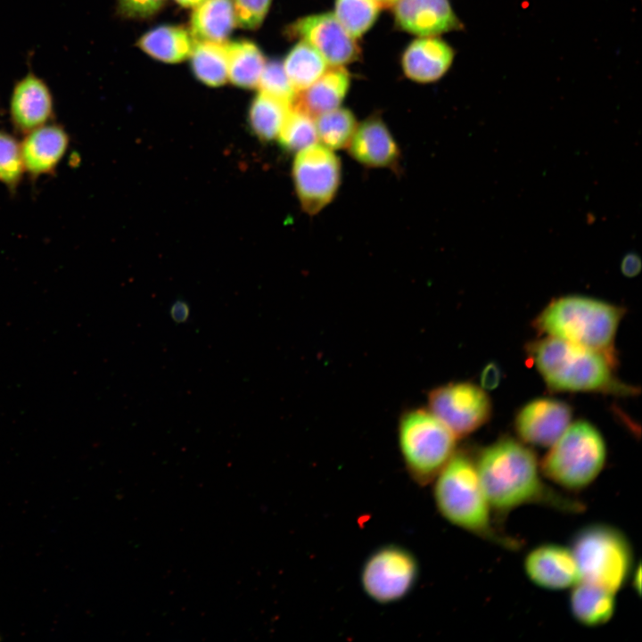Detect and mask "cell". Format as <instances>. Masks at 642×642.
<instances>
[{"label":"cell","instance_id":"8","mask_svg":"<svg viewBox=\"0 0 642 642\" xmlns=\"http://www.w3.org/2000/svg\"><path fill=\"white\" fill-rule=\"evenodd\" d=\"M419 576L416 556L395 544L378 547L366 559L360 572L365 594L380 605H391L405 598Z\"/></svg>","mask_w":642,"mask_h":642},{"label":"cell","instance_id":"12","mask_svg":"<svg viewBox=\"0 0 642 642\" xmlns=\"http://www.w3.org/2000/svg\"><path fill=\"white\" fill-rule=\"evenodd\" d=\"M572 407L560 399H534L523 405L514 417V430L521 441L550 447L572 423Z\"/></svg>","mask_w":642,"mask_h":642},{"label":"cell","instance_id":"16","mask_svg":"<svg viewBox=\"0 0 642 642\" xmlns=\"http://www.w3.org/2000/svg\"><path fill=\"white\" fill-rule=\"evenodd\" d=\"M70 136L61 125L47 123L22 136L21 156L31 179L54 173L70 146Z\"/></svg>","mask_w":642,"mask_h":642},{"label":"cell","instance_id":"38","mask_svg":"<svg viewBox=\"0 0 642 642\" xmlns=\"http://www.w3.org/2000/svg\"><path fill=\"white\" fill-rule=\"evenodd\" d=\"M177 4L184 7L195 8L201 4L204 0H175Z\"/></svg>","mask_w":642,"mask_h":642},{"label":"cell","instance_id":"39","mask_svg":"<svg viewBox=\"0 0 642 642\" xmlns=\"http://www.w3.org/2000/svg\"><path fill=\"white\" fill-rule=\"evenodd\" d=\"M398 1L399 0H375V2L378 4V5L380 7H385V8L394 6V4Z\"/></svg>","mask_w":642,"mask_h":642},{"label":"cell","instance_id":"23","mask_svg":"<svg viewBox=\"0 0 642 642\" xmlns=\"http://www.w3.org/2000/svg\"><path fill=\"white\" fill-rule=\"evenodd\" d=\"M228 62V78L238 86L257 87L265 58L256 45L249 41L226 44Z\"/></svg>","mask_w":642,"mask_h":642},{"label":"cell","instance_id":"6","mask_svg":"<svg viewBox=\"0 0 642 642\" xmlns=\"http://www.w3.org/2000/svg\"><path fill=\"white\" fill-rule=\"evenodd\" d=\"M457 440L428 407L407 409L399 417V451L407 473L418 485L432 482L456 452Z\"/></svg>","mask_w":642,"mask_h":642},{"label":"cell","instance_id":"37","mask_svg":"<svg viewBox=\"0 0 642 642\" xmlns=\"http://www.w3.org/2000/svg\"><path fill=\"white\" fill-rule=\"evenodd\" d=\"M633 578H632V585L634 586V588L636 592L640 593L641 590V568L640 564L638 565V567L633 569Z\"/></svg>","mask_w":642,"mask_h":642},{"label":"cell","instance_id":"19","mask_svg":"<svg viewBox=\"0 0 642 642\" xmlns=\"http://www.w3.org/2000/svg\"><path fill=\"white\" fill-rule=\"evenodd\" d=\"M350 83V75L342 66H332L308 88L298 93L292 106L313 117L338 108L349 90Z\"/></svg>","mask_w":642,"mask_h":642},{"label":"cell","instance_id":"17","mask_svg":"<svg viewBox=\"0 0 642 642\" xmlns=\"http://www.w3.org/2000/svg\"><path fill=\"white\" fill-rule=\"evenodd\" d=\"M349 145L351 157L364 166L391 169L399 166V146L377 115L369 117L357 127Z\"/></svg>","mask_w":642,"mask_h":642},{"label":"cell","instance_id":"29","mask_svg":"<svg viewBox=\"0 0 642 642\" xmlns=\"http://www.w3.org/2000/svg\"><path fill=\"white\" fill-rule=\"evenodd\" d=\"M379 10L375 0H335L334 15L357 39L373 26Z\"/></svg>","mask_w":642,"mask_h":642},{"label":"cell","instance_id":"35","mask_svg":"<svg viewBox=\"0 0 642 642\" xmlns=\"http://www.w3.org/2000/svg\"><path fill=\"white\" fill-rule=\"evenodd\" d=\"M641 268V262L635 254H629L621 262V271L628 277L637 276Z\"/></svg>","mask_w":642,"mask_h":642},{"label":"cell","instance_id":"22","mask_svg":"<svg viewBox=\"0 0 642 642\" xmlns=\"http://www.w3.org/2000/svg\"><path fill=\"white\" fill-rule=\"evenodd\" d=\"M195 39L181 27L161 26L144 34L138 41L142 50L165 62H179L191 56Z\"/></svg>","mask_w":642,"mask_h":642},{"label":"cell","instance_id":"21","mask_svg":"<svg viewBox=\"0 0 642 642\" xmlns=\"http://www.w3.org/2000/svg\"><path fill=\"white\" fill-rule=\"evenodd\" d=\"M235 25L231 0H204L191 18V34L196 41L223 43Z\"/></svg>","mask_w":642,"mask_h":642},{"label":"cell","instance_id":"20","mask_svg":"<svg viewBox=\"0 0 642 642\" xmlns=\"http://www.w3.org/2000/svg\"><path fill=\"white\" fill-rule=\"evenodd\" d=\"M569 606L572 617L590 628L608 622L615 613V594L598 586L579 581L572 588Z\"/></svg>","mask_w":642,"mask_h":642},{"label":"cell","instance_id":"15","mask_svg":"<svg viewBox=\"0 0 642 642\" xmlns=\"http://www.w3.org/2000/svg\"><path fill=\"white\" fill-rule=\"evenodd\" d=\"M393 8L396 25L410 34L437 37L464 29L449 0H399Z\"/></svg>","mask_w":642,"mask_h":642},{"label":"cell","instance_id":"1","mask_svg":"<svg viewBox=\"0 0 642 642\" xmlns=\"http://www.w3.org/2000/svg\"><path fill=\"white\" fill-rule=\"evenodd\" d=\"M474 460L484 493L498 516L526 505L564 513L583 509L581 503L563 496L543 481L536 454L519 439L502 436L482 449Z\"/></svg>","mask_w":642,"mask_h":642},{"label":"cell","instance_id":"30","mask_svg":"<svg viewBox=\"0 0 642 642\" xmlns=\"http://www.w3.org/2000/svg\"><path fill=\"white\" fill-rule=\"evenodd\" d=\"M24 175L20 141L13 135L0 130V184L13 193Z\"/></svg>","mask_w":642,"mask_h":642},{"label":"cell","instance_id":"24","mask_svg":"<svg viewBox=\"0 0 642 642\" xmlns=\"http://www.w3.org/2000/svg\"><path fill=\"white\" fill-rule=\"evenodd\" d=\"M291 107L290 103L259 91L249 113L250 127L254 135L264 142L278 137Z\"/></svg>","mask_w":642,"mask_h":642},{"label":"cell","instance_id":"4","mask_svg":"<svg viewBox=\"0 0 642 642\" xmlns=\"http://www.w3.org/2000/svg\"><path fill=\"white\" fill-rule=\"evenodd\" d=\"M625 312L598 299L566 295L551 300L533 326L541 334L599 351L618 364L614 341Z\"/></svg>","mask_w":642,"mask_h":642},{"label":"cell","instance_id":"18","mask_svg":"<svg viewBox=\"0 0 642 642\" xmlns=\"http://www.w3.org/2000/svg\"><path fill=\"white\" fill-rule=\"evenodd\" d=\"M454 49L437 37H421L412 41L403 53L401 64L405 75L416 82L440 79L450 68Z\"/></svg>","mask_w":642,"mask_h":642},{"label":"cell","instance_id":"33","mask_svg":"<svg viewBox=\"0 0 642 642\" xmlns=\"http://www.w3.org/2000/svg\"><path fill=\"white\" fill-rule=\"evenodd\" d=\"M166 0H118L119 12L130 18H146L156 13Z\"/></svg>","mask_w":642,"mask_h":642},{"label":"cell","instance_id":"9","mask_svg":"<svg viewBox=\"0 0 642 642\" xmlns=\"http://www.w3.org/2000/svg\"><path fill=\"white\" fill-rule=\"evenodd\" d=\"M428 409L458 438L475 432L490 418L492 404L481 386L452 382L433 388L427 397Z\"/></svg>","mask_w":642,"mask_h":642},{"label":"cell","instance_id":"13","mask_svg":"<svg viewBox=\"0 0 642 642\" xmlns=\"http://www.w3.org/2000/svg\"><path fill=\"white\" fill-rule=\"evenodd\" d=\"M54 116V96L43 78L28 72L16 81L10 95L9 117L18 134L23 136L50 123Z\"/></svg>","mask_w":642,"mask_h":642},{"label":"cell","instance_id":"25","mask_svg":"<svg viewBox=\"0 0 642 642\" xmlns=\"http://www.w3.org/2000/svg\"><path fill=\"white\" fill-rule=\"evenodd\" d=\"M327 64L322 55L304 41L292 48L283 63L292 86L298 93L318 79L327 70Z\"/></svg>","mask_w":642,"mask_h":642},{"label":"cell","instance_id":"10","mask_svg":"<svg viewBox=\"0 0 642 642\" xmlns=\"http://www.w3.org/2000/svg\"><path fill=\"white\" fill-rule=\"evenodd\" d=\"M342 178L339 158L324 145L313 144L296 153L292 180L300 206L315 215L334 198Z\"/></svg>","mask_w":642,"mask_h":642},{"label":"cell","instance_id":"36","mask_svg":"<svg viewBox=\"0 0 642 642\" xmlns=\"http://www.w3.org/2000/svg\"><path fill=\"white\" fill-rule=\"evenodd\" d=\"M190 310L186 302L177 300L170 308V316L176 323H184L189 317Z\"/></svg>","mask_w":642,"mask_h":642},{"label":"cell","instance_id":"32","mask_svg":"<svg viewBox=\"0 0 642 642\" xmlns=\"http://www.w3.org/2000/svg\"><path fill=\"white\" fill-rule=\"evenodd\" d=\"M231 2L235 23L241 28L254 29L262 23L271 0H231Z\"/></svg>","mask_w":642,"mask_h":642},{"label":"cell","instance_id":"5","mask_svg":"<svg viewBox=\"0 0 642 642\" xmlns=\"http://www.w3.org/2000/svg\"><path fill=\"white\" fill-rule=\"evenodd\" d=\"M607 449L590 422L571 423L539 463L542 475L561 488L578 491L589 486L605 465Z\"/></svg>","mask_w":642,"mask_h":642},{"label":"cell","instance_id":"28","mask_svg":"<svg viewBox=\"0 0 642 642\" xmlns=\"http://www.w3.org/2000/svg\"><path fill=\"white\" fill-rule=\"evenodd\" d=\"M278 140L284 150L296 153L316 144L318 137L314 117L292 105L278 135Z\"/></svg>","mask_w":642,"mask_h":642},{"label":"cell","instance_id":"2","mask_svg":"<svg viewBox=\"0 0 642 642\" xmlns=\"http://www.w3.org/2000/svg\"><path fill=\"white\" fill-rule=\"evenodd\" d=\"M525 350L551 391L619 396L636 393L633 386L615 375L617 363L599 351L550 336L530 342Z\"/></svg>","mask_w":642,"mask_h":642},{"label":"cell","instance_id":"14","mask_svg":"<svg viewBox=\"0 0 642 642\" xmlns=\"http://www.w3.org/2000/svg\"><path fill=\"white\" fill-rule=\"evenodd\" d=\"M528 579L547 590L572 588L580 581V574L571 547L556 544H541L531 549L523 561Z\"/></svg>","mask_w":642,"mask_h":642},{"label":"cell","instance_id":"11","mask_svg":"<svg viewBox=\"0 0 642 642\" xmlns=\"http://www.w3.org/2000/svg\"><path fill=\"white\" fill-rule=\"evenodd\" d=\"M288 35L316 49L331 66H343L360 57V47L331 12L305 16L292 22Z\"/></svg>","mask_w":642,"mask_h":642},{"label":"cell","instance_id":"3","mask_svg":"<svg viewBox=\"0 0 642 642\" xmlns=\"http://www.w3.org/2000/svg\"><path fill=\"white\" fill-rule=\"evenodd\" d=\"M432 483L435 506L449 523L505 548L519 547L494 525L474 457L466 451L457 449Z\"/></svg>","mask_w":642,"mask_h":642},{"label":"cell","instance_id":"31","mask_svg":"<svg viewBox=\"0 0 642 642\" xmlns=\"http://www.w3.org/2000/svg\"><path fill=\"white\" fill-rule=\"evenodd\" d=\"M258 87L291 105L295 102L298 92L292 86L281 62L271 61L265 64Z\"/></svg>","mask_w":642,"mask_h":642},{"label":"cell","instance_id":"27","mask_svg":"<svg viewBox=\"0 0 642 642\" xmlns=\"http://www.w3.org/2000/svg\"><path fill=\"white\" fill-rule=\"evenodd\" d=\"M315 122L318 139L332 150L347 147L358 127L354 114L339 107L317 115Z\"/></svg>","mask_w":642,"mask_h":642},{"label":"cell","instance_id":"34","mask_svg":"<svg viewBox=\"0 0 642 642\" xmlns=\"http://www.w3.org/2000/svg\"><path fill=\"white\" fill-rule=\"evenodd\" d=\"M499 381V367L494 363L486 365L481 374V387L484 390H492L498 385Z\"/></svg>","mask_w":642,"mask_h":642},{"label":"cell","instance_id":"7","mask_svg":"<svg viewBox=\"0 0 642 642\" xmlns=\"http://www.w3.org/2000/svg\"><path fill=\"white\" fill-rule=\"evenodd\" d=\"M570 547L582 581L616 594L631 575V546L627 537L613 526L587 525L573 536Z\"/></svg>","mask_w":642,"mask_h":642},{"label":"cell","instance_id":"26","mask_svg":"<svg viewBox=\"0 0 642 642\" xmlns=\"http://www.w3.org/2000/svg\"><path fill=\"white\" fill-rule=\"evenodd\" d=\"M193 70L204 84L218 86L228 78V62L226 44L195 41L191 54Z\"/></svg>","mask_w":642,"mask_h":642}]
</instances>
